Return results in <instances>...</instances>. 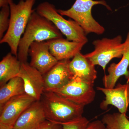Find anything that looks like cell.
I'll use <instances>...</instances> for the list:
<instances>
[{
    "mask_svg": "<svg viewBox=\"0 0 129 129\" xmlns=\"http://www.w3.org/2000/svg\"><path fill=\"white\" fill-rule=\"evenodd\" d=\"M62 37V34L51 21L40 15L35 9L19 41L18 58L21 63L27 62L29 48L33 42Z\"/></svg>",
    "mask_w": 129,
    "mask_h": 129,
    "instance_id": "cell-1",
    "label": "cell"
},
{
    "mask_svg": "<svg viewBox=\"0 0 129 129\" xmlns=\"http://www.w3.org/2000/svg\"><path fill=\"white\" fill-rule=\"evenodd\" d=\"M36 0H20L17 4L11 1L9 3L10 23L9 27L0 44L6 43L12 54L17 57L19 41L23 34L29 19L35 9L33 6Z\"/></svg>",
    "mask_w": 129,
    "mask_h": 129,
    "instance_id": "cell-2",
    "label": "cell"
},
{
    "mask_svg": "<svg viewBox=\"0 0 129 129\" xmlns=\"http://www.w3.org/2000/svg\"><path fill=\"white\" fill-rule=\"evenodd\" d=\"M47 120L61 124L83 116L84 106L76 104L56 93L44 90L40 100Z\"/></svg>",
    "mask_w": 129,
    "mask_h": 129,
    "instance_id": "cell-3",
    "label": "cell"
},
{
    "mask_svg": "<svg viewBox=\"0 0 129 129\" xmlns=\"http://www.w3.org/2000/svg\"><path fill=\"white\" fill-rule=\"evenodd\" d=\"M97 5H103L108 10H111L104 0H76L69 9H58L57 11L62 16H67L78 23L86 34L93 33L102 35L105 31V29L95 21L91 14L92 7Z\"/></svg>",
    "mask_w": 129,
    "mask_h": 129,
    "instance_id": "cell-4",
    "label": "cell"
},
{
    "mask_svg": "<svg viewBox=\"0 0 129 129\" xmlns=\"http://www.w3.org/2000/svg\"><path fill=\"white\" fill-rule=\"evenodd\" d=\"M36 11L51 21L70 41L87 43L88 39L82 28L74 20H67L58 13L54 5L47 2H42L37 7Z\"/></svg>",
    "mask_w": 129,
    "mask_h": 129,
    "instance_id": "cell-5",
    "label": "cell"
},
{
    "mask_svg": "<svg viewBox=\"0 0 129 129\" xmlns=\"http://www.w3.org/2000/svg\"><path fill=\"white\" fill-rule=\"evenodd\" d=\"M120 36L112 39L104 38L94 41L95 49L84 55L94 65L101 66L105 70L107 64L113 58L122 57L124 52V43H122Z\"/></svg>",
    "mask_w": 129,
    "mask_h": 129,
    "instance_id": "cell-6",
    "label": "cell"
},
{
    "mask_svg": "<svg viewBox=\"0 0 129 129\" xmlns=\"http://www.w3.org/2000/svg\"><path fill=\"white\" fill-rule=\"evenodd\" d=\"M50 91L76 104L84 106L94 101L96 94L94 84L74 78L61 88Z\"/></svg>",
    "mask_w": 129,
    "mask_h": 129,
    "instance_id": "cell-7",
    "label": "cell"
},
{
    "mask_svg": "<svg viewBox=\"0 0 129 129\" xmlns=\"http://www.w3.org/2000/svg\"><path fill=\"white\" fill-rule=\"evenodd\" d=\"M36 101L26 93L11 98L0 109V123L12 128L20 115Z\"/></svg>",
    "mask_w": 129,
    "mask_h": 129,
    "instance_id": "cell-8",
    "label": "cell"
},
{
    "mask_svg": "<svg viewBox=\"0 0 129 129\" xmlns=\"http://www.w3.org/2000/svg\"><path fill=\"white\" fill-rule=\"evenodd\" d=\"M96 88L105 96V99L100 105L101 109L107 110L109 105H112L117 108L120 113L126 114L129 106V81L124 84H118L111 89L100 87Z\"/></svg>",
    "mask_w": 129,
    "mask_h": 129,
    "instance_id": "cell-9",
    "label": "cell"
},
{
    "mask_svg": "<svg viewBox=\"0 0 129 129\" xmlns=\"http://www.w3.org/2000/svg\"><path fill=\"white\" fill-rule=\"evenodd\" d=\"M28 56L30 57L29 63L43 75L53 68L58 61L50 52L46 41L34 42L29 46Z\"/></svg>",
    "mask_w": 129,
    "mask_h": 129,
    "instance_id": "cell-10",
    "label": "cell"
},
{
    "mask_svg": "<svg viewBox=\"0 0 129 129\" xmlns=\"http://www.w3.org/2000/svg\"><path fill=\"white\" fill-rule=\"evenodd\" d=\"M18 76L23 81L25 93L40 101L45 89L43 75L28 62L21 63Z\"/></svg>",
    "mask_w": 129,
    "mask_h": 129,
    "instance_id": "cell-11",
    "label": "cell"
},
{
    "mask_svg": "<svg viewBox=\"0 0 129 129\" xmlns=\"http://www.w3.org/2000/svg\"><path fill=\"white\" fill-rule=\"evenodd\" d=\"M70 60L58 61L48 72L43 75L45 90L61 88L73 79L69 68Z\"/></svg>",
    "mask_w": 129,
    "mask_h": 129,
    "instance_id": "cell-12",
    "label": "cell"
},
{
    "mask_svg": "<svg viewBox=\"0 0 129 129\" xmlns=\"http://www.w3.org/2000/svg\"><path fill=\"white\" fill-rule=\"evenodd\" d=\"M46 117L40 101H36L19 117L12 129H36Z\"/></svg>",
    "mask_w": 129,
    "mask_h": 129,
    "instance_id": "cell-13",
    "label": "cell"
},
{
    "mask_svg": "<svg viewBox=\"0 0 129 129\" xmlns=\"http://www.w3.org/2000/svg\"><path fill=\"white\" fill-rule=\"evenodd\" d=\"M124 43V52L122 59L118 63H112L108 69V74L104 75L103 78L104 88L108 89L114 88L121 76H125L127 80L129 78L128 69L129 66V32Z\"/></svg>",
    "mask_w": 129,
    "mask_h": 129,
    "instance_id": "cell-14",
    "label": "cell"
},
{
    "mask_svg": "<svg viewBox=\"0 0 129 129\" xmlns=\"http://www.w3.org/2000/svg\"><path fill=\"white\" fill-rule=\"evenodd\" d=\"M51 54L58 61L70 60L80 52L85 42L70 41L63 38L47 41Z\"/></svg>",
    "mask_w": 129,
    "mask_h": 129,
    "instance_id": "cell-15",
    "label": "cell"
},
{
    "mask_svg": "<svg viewBox=\"0 0 129 129\" xmlns=\"http://www.w3.org/2000/svg\"><path fill=\"white\" fill-rule=\"evenodd\" d=\"M95 66L80 52L73 58L69 64L70 70L73 78H77L93 84L97 77Z\"/></svg>",
    "mask_w": 129,
    "mask_h": 129,
    "instance_id": "cell-16",
    "label": "cell"
},
{
    "mask_svg": "<svg viewBox=\"0 0 129 129\" xmlns=\"http://www.w3.org/2000/svg\"><path fill=\"white\" fill-rule=\"evenodd\" d=\"M21 64L18 57L11 52L3 58L0 62V86L18 76Z\"/></svg>",
    "mask_w": 129,
    "mask_h": 129,
    "instance_id": "cell-17",
    "label": "cell"
},
{
    "mask_svg": "<svg viewBox=\"0 0 129 129\" xmlns=\"http://www.w3.org/2000/svg\"><path fill=\"white\" fill-rule=\"evenodd\" d=\"M25 93L23 81L16 76L1 86L0 88V109L11 98Z\"/></svg>",
    "mask_w": 129,
    "mask_h": 129,
    "instance_id": "cell-18",
    "label": "cell"
},
{
    "mask_svg": "<svg viewBox=\"0 0 129 129\" xmlns=\"http://www.w3.org/2000/svg\"><path fill=\"white\" fill-rule=\"evenodd\" d=\"M101 121L104 129H129V117L119 112L105 114Z\"/></svg>",
    "mask_w": 129,
    "mask_h": 129,
    "instance_id": "cell-19",
    "label": "cell"
},
{
    "mask_svg": "<svg viewBox=\"0 0 129 129\" xmlns=\"http://www.w3.org/2000/svg\"><path fill=\"white\" fill-rule=\"evenodd\" d=\"M0 11V40L4 36V33L7 31L9 27L10 15V8L9 6L1 8Z\"/></svg>",
    "mask_w": 129,
    "mask_h": 129,
    "instance_id": "cell-20",
    "label": "cell"
},
{
    "mask_svg": "<svg viewBox=\"0 0 129 129\" xmlns=\"http://www.w3.org/2000/svg\"><path fill=\"white\" fill-rule=\"evenodd\" d=\"M90 122L85 117L76 119L75 120L61 124L63 129H87Z\"/></svg>",
    "mask_w": 129,
    "mask_h": 129,
    "instance_id": "cell-21",
    "label": "cell"
},
{
    "mask_svg": "<svg viewBox=\"0 0 129 129\" xmlns=\"http://www.w3.org/2000/svg\"><path fill=\"white\" fill-rule=\"evenodd\" d=\"M36 129H63L62 125L48 120L42 123Z\"/></svg>",
    "mask_w": 129,
    "mask_h": 129,
    "instance_id": "cell-22",
    "label": "cell"
},
{
    "mask_svg": "<svg viewBox=\"0 0 129 129\" xmlns=\"http://www.w3.org/2000/svg\"><path fill=\"white\" fill-rule=\"evenodd\" d=\"M105 125L101 120H96L90 122L87 129H104Z\"/></svg>",
    "mask_w": 129,
    "mask_h": 129,
    "instance_id": "cell-23",
    "label": "cell"
},
{
    "mask_svg": "<svg viewBox=\"0 0 129 129\" xmlns=\"http://www.w3.org/2000/svg\"><path fill=\"white\" fill-rule=\"evenodd\" d=\"M12 0H0V7L2 8L9 6V3Z\"/></svg>",
    "mask_w": 129,
    "mask_h": 129,
    "instance_id": "cell-24",
    "label": "cell"
},
{
    "mask_svg": "<svg viewBox=\"0 0 129 129\" xmlns=\"http://www.w3.org/2000/svg\"><path fill=\"white\" fill-rule=\"evenodd\" d=\"M0 129H12V128L3 124L0 123Z\"/></svg>",
    "mask_w": 129,
    "mask_h": 129,
    "instance_id": "cell-25",
    "label": "cell"
},
{
    "mask_svg": "<svg viewBox=\"0 0 129 129\" xmlns=\"http://www.w3.org/2000/svg\"><path fill=\"white\" fill-rule=\"evenodd\" d=\"M128 81H129V78L127 80V82H128Z\"/></svg>",
    "mask_w": 129,
    "mask_h": 129,
    "instance_id": "cell-26",
    "label": "cell"
}]
</instances>
